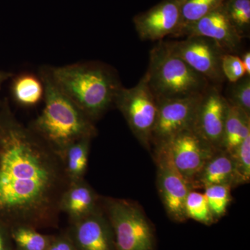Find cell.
<instances>
[{
  "mask_svg": "<svg viewBox=\"0 0 250 250\" xmlns=\"http://www.w3.org/2000/svg\"><path fill=\"white\" fill-rule=\"evenodd\" d=\"M70 183L62 156L20 123L5 100L0 109V222L9 229L54 226Z\"/></svg>",
  "mask_w": 250,
  "mask_h": 250,
  "instance_id": "cell-1",
  "label": "cell"
},
{
  "mask_svg": "<svg viewBox=\"0 0 250 250\" xmlns=\"http://www.w3.org/2000/svg\"><path fill=\"white\" fill-rule=\"evenodd\" d=\"M39 77L44 85L45 106L29 127L59 155L72 143L97 134L94 122L56 85L48 67L42 66Z\"/></svg>",
  "mask_w": 250,
  "mask_h": 250,
  "instance_id": "cell-2",
  "label": "cell"
},
{
  "mask_svg": "<svg viewBox=\"0 0 250 250\" xmlns=\"http://www.w3.org/2000/svg\"><path fill=\"white\" fill-rule=\"evenodd\" d=\"M47 67L56 85L94 123L114 105L122 87L116 72L101 62Z\"/></svg>",
  "mask_w": 250,
  "mask_h": 250,
  "instance_id": "cell-3",
  "label": "cell"
},
{
  "mask_svg": "<svg viewBox=\"0 0 250 250\" xmlns=\"http://www.w3.org/2000/svg\"><path fill=\"white\" fill-rule=\"evenodd\" d=\"M143 77L157 99L201 95L210 85L205 77L174 55L164 41L150 51L147 70Z\"/></svg>",
  "mask_w": 250,
  "mask_h": 250,
  "instance_id": "cell-4",
  "label": "cell"
},
{
  "mask_svg": "<svg viewBox=\"0 0 250 250\" xmlns=\"http://www.w3.org/2000/svg\"><path fill=\"white\" fill-rule=\"evenodd\" d=\"M103 202L116 250H156L154 229L141 206L131 200L111 197L104 199Z\"/></svg>",
  "mask_w": 250,
  "mask_h": 250,
  "instance_id": "cell-5",
  "label": "cell"
},
{
  "mask_svg": "<svg viewBox=\"0 0 250 250\" xmlns=\"http://www.w3.org/2000/svg\"><path fill=\"white\" fill-rule=\"evenodd\" d=\"M114 105L124 116L138 141L150 150L158 100L144 77L132 88L122 86L116 94Z\"/></svg>",
  "mask_w": 250,
  "mask_h": 250,
  "instance_id": "cell-6",
  "label": "cell"
},
{
  "mask_svg": "<svg viewBox=\"0 0 250 250\" xmlns=\"http://www.w3.org/2000/svg\"><path fill=\"white\" fill-rule=\"evenodd\" d=\"M169 50L187 62L208 82L221 83V61L225 52L214 42L202 36H188L181 41L165 42Z\"/></svg>",
  "mask_w": 250,
  "mask_h": 250,
  "instance_id": "cell-7",
  "label": "cell"
},
{
  "mask_svg": "<svg viewBox=\"0 0 250 250\" xmlns=\"http://www.w3.org/2000/svg\"><path fill=\"white\" fill-rule=\"evenodd\" d=\"M157 184L159 194L169 218L178 223L187 220L185 201L191 190L187 180L177 170L165 145L155 147Z\"/></svg>",
  "mask_w": 250,
  "mask_h": 250,
  "instance_id": "cell-8",
  "label": "cell"
},
{
  "mask_svg": "<svg viewBox=\"0 0 250 250\" xmlns=\"http://www.w3.org/2000/svg\"><path fill=\"white\" fill-rule=\"evenodd\" d=\"M202 95L157 99V116L152 138L154 147L167 143L182 131L191 129Z\"/></svg>",
  "mask_w": 250,
  "mask_h": 250,
  "instance_id": "cell-9",
  "label": "cell"
},
{
  "mask_svg": "<svg viewBox=\"0 0 250 250\" xmlns=\"http://www.w3.org/2000/svg\"><path fill=\"white\" fill-rule=\"evenodd\" d=\"M163 145L167 147L174 165L191 190L207 161L218 151L192 129L182 131Z\"/></svg>",
  "mask_w": 250,
  "mask_h": 250,
  "instance_id": "cell-10",
  "label": "cell"
},
{
  "mask_svg": "<svg viewBox=\"0 0 250 250\" xmlns=\"http://www.w3.org/2000/svg\"><path fill=\"white\" fill-rule=\"evenodd\" d=\"M229 103L214 85L202 95L191 129L216 150L222 149Z\"/></svg>",
  "mask_w": 250,
  "mask_h": 250,
  "instance_id": "cell-11",
  "label": "cell"
},
{
  "mask_svg": "<svg viewBox=\"0 0 250 250\" xmlns=\"http://www.w3.org/2000/svg\"><path fill=\"white\" fill-rule=\"evenodd\" d=\"M184 0H162L147 11L134 18L135 28L143 41H162L175 37L182 23Z\"/></svg>",
  "mask_w": 250,
  "mask_h": 250,
  "instance_id": "cell-12",
  "label": "cell"
},
{
  "mask_svg": "<svg viewBox=\"0 0 250 250\" xmlns=\"http://www.w3.org/2000/svg\"><path fill=\"white\" fill-rule=\"evenodd\" d=\"M71 223L68 235L77 250H116L111 224L100 208Z\"/></svg>",
  "mask_w": 250,
  "mask_h": 250,
  "instance_id": "cell-13",
  "label": "cell"
},
{
  "mask_svg": "<svg viewBox=\"0 0 250 250\" xmlns=\"http://www.w3.org/2000/svg\"><path fill=\"white\" fill-rule=\"evenodd\" d=\"M202 36L214 41L225 53H236L242 38L230 22L223 4L184 29L179 37Z\"/></svg>",
  "mask_w": 250,
  "mask_h": 250,
  "instance_id": "cell-14",
  "label": "cell"
},
{
  "mask_svg": "<svg viewBox=\"0 0 250 250\" xmlns=\"http://www.w3.org/2000/svg\"><path fill=\"white\" fill-rule=\"evenodd\" d=\"M100 199L84 179L70 182L62 194L61 212L66 213L71 222L83 218L100 208Z\"/></svg>",
  "mask_w": 250,
  "mask_h": 250,
  "instance_id": "cell-15",
  "label": "cell"
},
{
  "mask_svg": "<svg viewBox=\"0 0 250 250\" xmlns=\"http://www.w3.org/2000/svg\"><path fill=\"white\" fill-rule=\"evenodd\" d=\"M234 168L231 154L216 151L207 161L199 175L193 189L205 188L212 185L227 184L233 187ZM192 189V190H193Z\"/></svg>",
  "mask_w": 250,
  "mask_h": 250,
  "instance_id": "cell-16",
  "label": "cell"
},
{
  "mask_svg": "<svg viewBox=\"0 0 250 250\" xmlns=\"http://www.w3.org/2000/svg\"><path fill=\"white\" fill-rule=\"evenodd\" d=\"M249 136L250 116L229 103L222 150L231 154Z\"/></svg>",
  "mask_w": 250,
  "mask_h": 250,
  "instance_id": "cell-17",
  "label": "cell"
},
{
  "mask_svg": "<svg viewBox=\"0 0 250 250\" xmlns=\"http://www.w3.org/2000/svg\"><path fill=\"white\" fill-rule=\"evenodd\" d=\"M44 85L40 77L22 73L14 77L11 93L15 103L22 107L36 106L44 98Z\"/></svg>",
  "mask_w": 250,
  "mask_h": 250,
  "instance_id": "cell-18",
  "label": "cell"
},
{
  "mask_svg": "<svg viewBox=\"0 0 250 250\" xmlns=\"http://www.w3.org/2000/svg\"><path fill=\"white\" fill-rule=\"evenodd\" d=\"M91 138H85L72 143L62 154L65 172L70 182L82 180L88 167Z\"/></svg>",
  "mask_w": 250,
  "mask_h": 250,
  "instance_id": "cell-19",
  "label": "cell"
},
{
  "mask_svg": "<svg viewBox=\"0 0 250 250\" xmlns=\"http://www.w3.org/2000/svg\"><path fill=\"white\" fill-rule=\"evenodd\" d=\"M10 233L17 250H47L53 238L24 225L10 228Z\"/></svg>",
  "mask_w": 250,
  "mask_h": 250,
  "instance_id": "cell-20",
  "label": "cell"
},
{
  "mask_svg": "<svg viewBox=\"0 0 250 250\" xmlns=\"http://www.w3.org/2000/svg\"><path fill=\"white\" fill-rule=\"evenodd\" d=\"M225 0H184L182 8V23L175 37L184 29L223 4Z\"/></svg>",
  "mask_w": 250,
  "mask_h": 250,
  "instance_id": "cell-21",
  "label": "cell"
},
{
  "mask_svg": "<svg viewBox=\"0 0 250 250\" xmlns=\"http://www.w3.org/2000/svg\"><path fill=\"white\" fill-rule=\"evenodd\" d=\"M224 9L242 39L250 32V0H225Z\"/></svg>",
  "mask_w": 250,
  "mask_h": 250,
  "instance_id": "cell-22",
  "label": "cell"
},
{
  "mask_svg": "<svg viewBox=\"0 0 250 250\" xmlns=\"http://www.w3.org/2000/svg\"><path fill=\"white\" fill-rule=\"evenodd\" d=\"M185 214L187 218L198 223L210 225L215 222L203 192L190 190L185 201Z\"/></svg>",
  "mask_w": 250,
  "mask_h": 250,
  "instance_id": "cell-23",
  "label": "cell"
},
{
  "mask_svg": "<svg viewBox=\"0 0 250 250\" xmlns=\"http://www.w3.org/2000/svg\"><path fill=\"white\" fill-rule=\"evenodd\" d=\"M231 186L227 184L212 185L204 188V194L215 220L226 214L231 202Z\"/></svg>",
  "mask_w": 250,
  "mask_h": 250,
  "instance_id": "cell-24",
  "label": "cell"
},
{
  "mask_svg": "<svg viewBox=\"0 0 250 250\" xmlns=\"http://www.w3.org/2000/svg\"><path fill=\"white\" fill-rule=\"evenodd\" d=\"M234 168L233 187L249 183L250 180V136L231 153Z\"/></svg>",
  "mask_w": 250,
  "mask_h": 250,
  "instance_id": "cell-25",
  "label": "cell"
},
{
  "mask_svg": "<svg viewBox=\"0 0 250 250\" xmlns=\"http://www.w3.org/2000/svg\"><path fill=\"white\" fill-rule=\"evenodd\" d=\"M227 100L229 103L250 116V76L246 75L232 83Z\"/></svg>",
  "mask_w": 250,
  "mask_h": 250,
  "instance_id": "cell-26",
  "label": "cell"
},
{
  "mask_svg": "<svg viewBox=\"0 0 250 250\" xmlns=\"http://www.w3.org/2000/svg\"><path fill=\"white\" fill-rule=\"evenodd\" d=\"M221 70L224 78L227 79L231 83H236L246 75L241 57L234 54H223Z\"/></svg>",
  "mask_w": 250,
  "mask_h": 250,
  "instance_id": "cell-27",
  "label": "cell"
},
{
  "mask_svg": "<svg viewBox=\"0 0 250 250\" xmlns=\"http://www.w3.org/2000/svg\"><path fill=\"white\" fill-rule=\"evenodd\" d=\"M47 250H77L71 238L67 234L53 236Z\"/></svg>",
  "mask_w": 250,
  "mask_h": 250,
  "instance_id": "cell-28",
  "label": "cell"
},
{
  "mask_svg": "<svg viewBox=\"0 0 250 250\" xmlns=\"http://www.w3.org/2000/svg\"><path fill=\"white\" fill-rule=\"evenodd\" d=\"M10 229L0 222V250H11Z\"/></svg>",
  "mask_w": 250,
  "mask_h": 250,
  "instance_id": "cell-29",
  "label": "cell"
},
{
  "mask_svg": "<svg viewBox=\"0 0 250 250\" xmlns=\"http://www.w3.org/2000/svg\"><path fill=\"white\" fill-rule=\"evenodd\" d=\"M242 62H243V66L246 70V75L250 76V52H245L241 57Z\"/></svg>",
  "mask_w": 250,
  "mask_h": 250,
  "instance_id": "cell-30",
  "label": "cell"
},
{
  "mask_svg": "<svg viewBox=\"0 0 250 250\" xmlns=\"http://www.w3.org/2000/svg\"><path fill=\"white\" fill-rule=\"evenodd\" d=\"M13 76H14V75L11 72L0 71V88H1V85H2L5 81Z\"/></svg>",
  "mask_w": 250,
  "mask_h": 250,
  "instance_id": "cell-31",
  "label": "cell"
}]
</instances>
